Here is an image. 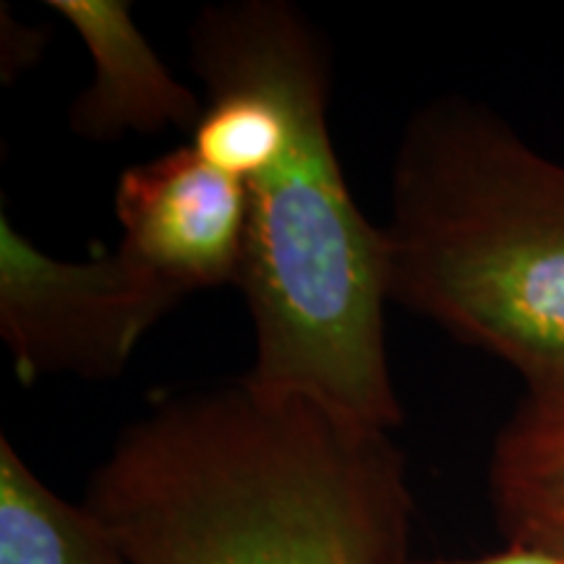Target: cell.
I'll use <instances>...</instances> for the list:
<instances>
[{"mask_svg":"<svg viewBox=\"0 0 564 564\" xmlns=\"http://www.w3.org/2000/svg\"><path fill=\"white\" fill-rule=\"evenodd\" d=\"M0 564H131L110 528L42 484L0 436Z\"/></svg>","mask_w":564,"mask_h":564,"instance_id":"7","label":"cell"},{"mask_svg":"<svg viewBox=\"0 0 564 564\" xmlns=\"http://www.w3.org/2000/svg\"><path fill=\"white\" fill-rule=\"evenodd\" d=\"M116 217L121 249L181 293L241 280L249 196L241 181L209 165L192 144L126 167Z\"/></svg>","mask_w":564,"mask_h":564,"instance_id":"4","label":"cell"},{"mask_svg":"<svg viewBox=\"0 0 564 564\" xmlns=\"http://www.w3.org/2000/svg\"><path fill=\"white\" fill-rule=\"evenodd\" d=\"M390 303L525 382L564 373V165L442 95L408 118L382 228Z\"/></svg>","mask_w":564,"mask_h":564,"instance_id":"2","label":"cell"},{"mask_svg":"<svg viewBox=\"0 0 564 564\" xmlns=\"http://www.w3.org/2000/svg\"><path fill=\"white\" fill-rule=\"evenodd\" d=\"M186 299L121 246L68 262L0 220V335L24 384L118 377L141 337Z\"/></svg>","mask_w":564,"mask_h":564,"instance_id":"3","label":"cell"},{"mask_svg":"<svg viewBox=\"0 0 564 564\" xmlns=\"http://www.w3.org/2000/svg\"><path fill=\"white\" fill-rule=\"evenodd\" d=\"M403 564H560V562L533 552H523V549L505 546L499 549V552L470 556V560H411V556H408Z\"/></svg>","mask_w":564,"mask_h":564,"instance_id":"8","label":"cell"},{"mask_svg":"<svg viewBox=\"0 0 564 564\" xmlns=\"http://www.w3.org/2000/svg\"><path fill=\"white\" fill-rule=\"evenodd\" d=\"M486 491L505 546L564 564V373L525 382L494 436Z\"/></svg>","mask_w":564,"mask_h":564,"instance_id":"6","label":"cell"},{"mask_svg":"<svg viewBox=\"0 0 564 564\" xmlns=\"http://www.w3.org/2000/svg\"><path fill=\"white\" fill-rule=\"evenodd\" d=\"M91 58V82L68 110L79 139L116 141L126 133L192 129L204 102L183 84L131 17L126 0H51Z\"/></svg>","mask_w":564,"mask_h":564,"instance_id":"5","label":"cell"},{"mask_svg":"<svg viewBox=\"0 0 564 564\" xmlns=\"http://www.w3.org/2000/svg\"><path fill=\"white\" fill-rule=\"evenodd\" d=\"M188 58L207 89L192 150L249 196L243 377L392 432L403 408L387 356L384 232L337 160L324 34L288 0H228L196 13Z\"/></svg>","mask_w":564,"mask_h":564,"instance_id":"1","label":"cell"}]
</instances>
